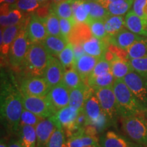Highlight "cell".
<instances>
[{
    "label": "cell",
    "mask_w": 147,
    "mask_h": 147,
    "mask_svg": "<svg viewBox=\"0 0 147 147\" xmlns=\"http://www.w3.org/2000/svg\"><path fill=\"white\" fill-rule=\"evenodd\" d=\"M23 109L21 91L10 84L1 85V119L9 131L18 133Z\"/></svg>",
    "instance_id": "obj_1"
},
{
    "label": "cell",
    "mask_w": 147,
    "mask_h": 147,
    "mask_svg": "<svg viewBox=\"0 0 147 147\" xmlns=\"http://www.w3.org/2000/svg\"><path fill=\"white\" fill-rule=\"evenodd\" d=\"M113 89L117 100L119 117L144 114L147 108L143 105L129 89L123 79H116Z\"/></svg>",
    "instance_id": "obj_2"
},
{
    "label": "cell",
    "mask_w": 147,
    "mask_h": 147,
    "mask_svg": "<svg viewBox=\"0 0 147 147\" xmlns=\"http://www.w3.org/2000/svg\"><path fill=\"white\" fill-rule=\"evenodd\" d=\"M51 56L42 42L30 43L24 67L32 77H43Z\"/></svg>",
    "instance_id": "obj_3"
},
{
    "label": "cell",
    "mask_w": 147,
    "mask_h": 147,
    "mask_svg": "<svg viewBox=\"0 0 147 147\" xmlns=\"http://www.w3.org/2000/svg\"><path fill=\"white\" fill-rule=\"evenodd\" d=\"M121 126L128 138L138 144L147 146V118L144 114L121 118Z\"/></svg>",
    "instance_id": "obj_4"
},
{
    "label": "cell",
    "mask_w": 147,
    "mask_h": 147,
    "mask_svg": "<svg viewBox=\"0 0 147 147\" xmlns=\"http://www.w3.org/2000/svg\"><path fill=\"white\" fill-rule=\"evenodd\" d=\"M29 45L26 27H24L18 33L9 51V62L14 69H18L23 65Z\"/></svg>",
    "instance_id": "obj_5"
},
{
    "label": "cell",
    "mask_w": 147,
    "mask_h": 147,
    "mask_svg": "<svg viewBox=\"0 0 147 147\" xmlns=\"http://www.w3.org/2000/svg\"><path fill=\"white\" fill-rule=\"evenodd\" d=\"M80 110L67 106L53 116L59 128L63 129L66 136L70 138L84 131V129H78L76 125V119Z\"/></svg>",
    "instance_id": "obj_6"
},
{
    "label": "cell",
    "mask_w": 147,
    "mask_h": 147,
    "mask_svg": "<svg viewBox=\"0 0 147 147\" xmlns=\"http://www.w3.org/2000/svg\"><path fill=\"white\" fill-rule=\"evenodd\" d=\"M94 93L100 102L102 111L109 117L113 124H116L119 115L113 87L94 89Z\"/></svg>",
    "instance_id": "obj_7"
},
{
    "label": "cell",
    "mask_w": 147,
    "mask_h": 147,
    "mask_svg": "<svg viewBox=\"0 0 147 147\" xmlns=\"http://www.w3.org/2000/svg\"><path fill=\"white\" fill-rule=\"evenodd\" d=\"M23 95V107L32 113L43 119H47L55 115L50 104L46 97L29 96Z\"/></svg>",
    "instance_id": "obj_8"
},
{
    "label": "cell",
    "mask_w": 147,
    "mask_h": 147,
    "mask_svg": "<svg viewBox=\"0 0 147 147\" xmlns=\"http://www.w3.org/2000/svg\"><path fill=\"white\" fill-rule=\"evenodd\" d=\"M123 80L138 100L147 108L146 79L133 70L127 74Z\"/></svg>",
    "instance_id": "obj_9"
},
{
    "label": "cell",
    "mask_w": 147,
    "mask_h": 147,
    "mask_svg": "<svg viewBox=\"0 0 147 147\" xmlns=\"http://www.w3.org/2000/svg\"><path fill=\"white\" fill-rule=\"evenodd\" d=\"M51 89L44 77H30L21 82L20 91L23 95L29 96L46 97Z\"/></svg>",
    "instance_id": "obj_10"
},
{
    "label": "cell",
    "mask_w": 147,
    "mask_h": 147,
    "mask_svg": "<svg viewBox=\"0 0 147 147\" xmlns=\"http://www.w3.org/2000/svg\"><path fill=\"white\" fill-rule=\"evenodd\" d=\"M69 93L70 91L63 83L51 88L46 97L55 115L59 110L69 106Z\"/></svg>",
    "instance_id": "obj_11"
},
{
    "label": "cell",
    "mask_w": 147,
    "mask_h": 147,
    "mask_svg": "<svg viewBox=\"0 0 147 147\" xmlns=\"http://www.w3.org/2000/svg\"><path fill=\"white\" fill-rule=\"evenodd\" d=\"M65 71V67L60 61L51 55L43 77L52 88L62 83Z\"/></svg>",
    "instance_id": "obj_12"
},
{
    "label": "cell",
    "mask_w": 147,
    "mask_h": 147,
    "mask_svg": "<svg viewBox=\"0 0 147 147\" xmlns=\"http://www.w3.org/2000/svg\"><path fill=\"white\" fill-rule=\"evenodd\" d=\"M35 127L37 136L36 147L47 146L53 132L57 128H59L53 116L49 118L43 119Z\"/></svg>",
    "instance_id": "obj_13"
},
{
    "label": "cell",
    "mask_w": 147,
    "mask_h": 147,
    "mask_svg": "<svg viewBox=\"0 0 147 147\" xmlns=\"http://www.w3.org/2000/svg\"><path fill=\"white\" fill-rule=\"evenodd\" d=\"M26 31L31 43L42 42L49 36L44 18H40L36 14L31 17L26 27Z\"/></svg>",
    "instance_id": "obj_14"
},
{
    "label": "cell",
    "mask_w": 147,
    "mask_h": 147,
    "mask_svg": "<svg viewBox=\"0 0 147 147\" xmlns=\"http://www.w3.org/2000/svg\"><path fill=\"white\" fill-rule=\"evenodd\" d=\"M144 36L134 34L127 29H123L117 34L106 38L110 45L115 46L121 50L127 51L136 42L142 39Z\"/></svg>",
    "instance_id": "obj_15"
},
{
    "label": "cell",
    "mask_w": 147,
    "mask_h": 147,
    "mask_svg": "<svg viewBox=\"0 0 147 147\" xmlns=\"http://www.w3.org/2000/svg\"><path fill=\"white\" fill-rule=\"evenodd\" d=\"M100 143L102 147H143L135 143L127 136L114 131H108L101 136Z\"/></svg>",
    "instance_id": "obj_16"
},
{
    "label": "cell",
    "mask_w": 147,
    "mask_h": 147,
    "mask_svg": "<svg viewBox=\"0 0 147 147\" xmlns=\"http://www.w3.org/2000/svg\"><path fill=\"white\" fill-rule=\"evenodd\" d=\"M94 93V90L84 82L79 87L70 91L69 106L78 110L83 109L85 100Z\"/></svg>",
    "instance_id": "obj_17"
},
{
    "label": "cell",
    "mask_w": 147,
    "mask_h": 147,
    "mask_svg": "<svg viewBox=\"0 0 147 147\" xmlns=\"http://www.w3.org/2000/svg\"><path fill=\"white\" fill-rule=\"evenodd\" d=\"M100 59L85 54L74 62L73 67L78 71L84 83L88 77L92 73Z\"/></svg>",
    "instance_id": "obj_18"
},
{
    "label": "cell",
    "mask_w": 147,
    "mask_h": 147,
    "mask_svg": "<svg viewBox=\"0 0 147 147\" xmlns=\"http://www.w3.org/2000/svg\"><path fill=\"white\" fill-rule=\"evenodd\" d=\"M125 27L134 34L147 38V20L140 17L133 10H129L125 16Z\"/></svg>",
    "instance_id": "obj_19"
},
{
    "label": "cell",
    "mask_w": 147,
    "mask_h": 147,
    "mask_svg": "<svg viewBox=\"0 0 147 147\" xmlns=\"http://www.w3.org/2000/svg\"><path fill=\"white\" fill-rule=\"evenodd\" d=\"M108 43L106 39H97L92 36L82 43L84 51L86 54L97 58L104 57V54L108 50Z\"/></svg>",
    "instance_id": "obj_20"
},
{
    "label": "cell",
    "mask_w": 147,
    "mask_h": 147,
    "mask_svg": "<svg viewBox=\"0 0 147 147\" xmlns=\"http://www.w3.org/2000/svg\"><path fill=\"white\" fill-rule=\"evenodd\" d=\"M25 26L21 24H18L15 26L8 27L1 29V53L3 55L9 54L10 47L15 40L20 31Z\"/></svg>",
    "instance_id": "obj_21"
},
{
    "label": "cell",
    "mask_w": 147,
    "mask_h": 147,
    "mask_svg": "<svg viewBox=\"0 0 147 147\" xmlns=\"http://www.w3.org/2000/svg\"><path fill=\"white\" fill-rule=\"evenodd\" d=\"M83 110L87 117V124L89 125L98 119L100 115L103 113L100 102L95 96V93L90 95L84 104Z\"/></svg>",
    "instance_id": "obj_22"
},
{
    "label": "cell",
    "mask_w": 147,
    "mask_h": 147,
    "mask_svg": "<svg viewBox=\"0 0 147 147\" xmlns=\"http://www.w3.org/2000/svg\"><path fill=\"white\" fill-rule=\"evenodd\" d=\"M71 8L73 17L76 23L89 24L90 22V5L89 1L84 0H72Z\"/></svg>",
    "instance_id": "obj_23"
},
{
    "label": "cell",
    "mask_w": 147,
    "mask_h": 147,
    "mask_svg": "<svg viewBox=\"0 0 147 147\" xmlns=\"http://www.w3.org/2000/svg\"><path fill=\"white\" fill-rule=\"evenodd\" d=\"M68 43V40L62 36H48L42 42L49 54L53 57H58Z\"/></svg>",
    "instance_id": "obj_24"
},
{
    "label": "cell",
    "mask_w": 147,
    "mask_h": 147,
    "mask_svg": "<svg viewBox=\"0 0 147 147\" xmlns=\"http://www.w3.org/2000/svg\"><path fill=\"white\" fill-rule=\"evenodd\" d=\"M110 65L111 72L115 79H123L127 74L134 70L129 61L123 59L117 55L110 62Z\"/></svg>",
    "instance_id": "obj_25"
},
{
    "label": "cell",
    "mask_w": 147,
    "mask_h": 147,
    "mask_svg": "<svg viewBox=\"0 0 147 147\" xmlns=\"http://www.w3.org/2000/svg\"><path fill=\"white\" fill-rule=\"evenodd\" d=\"M92 37L91 31L87 24L77 23L74 27L70 36L69 37V42L75 44H82Z\"/></svg>",
    "instance_id": "obj_26"
},
{
    "label": "cell",
    "mask_w": 147,
    "mask_h": 147,
    "mask_svg": "<svg viewBox=\"0 0 147 147\" xmlns=\"http://www.w3.org/2000/svg\"><path fill=\"white\" fill-rule=\"evenodd\" d=\"M20 143L23 147H36L37 136L36 127L31 125H24L18 130Z\"/></svg>",
    "instance_id": "obj_27"
},
{
    "label": "cell",
    "mask_w": 147,
    "mask_h": 147,
    "mask_svg": "<svg viewBox=\"0 0 147 147\" xmlns=\"http://www.w3.org/2000/svg\"><path fill=\"white\" fill-rule=\"evenodd\" d=\"M127 61L140 59L147 56V38L144 37L142 39L134 43L127 50Z\"/></svg>",
    "instance_id": "obj_28"
},
{
    "label": "cell",
    "mask_w": 147,
    "mask_h": 147,
    "mask_svg": "<svg viewBox=\"0 0 147 147\" xmlns=\"http://www.w3.org/2000/svg\"><path fill=\"white\" fill-rule=\"evenodd\" d=\"M116 79L111 71L101 76L95 77L93 78L87 79L85 84L91 87L93 90L101 88H106L113 87Z\"/></svg>",
    "instance_id": "obj_29"
},
{
    "label": "cell",
    "mask_w": 147,
    "mask_h": 147,
    "mask_svg": "<svg viewBox=\"0 0 147 147\" xmlns=\"http://www.w3.org/2000/svg\"><path fill=\"white\" fill-rule=\"evenodd\" d=\"M108 36L117 34L125 27V18L123 16H110L104 21Z\"/></svg>",
    "instance_id": "obj_30"
},
{
    "label": "cell",
    "mask_w": 147,
    "mask_h": 147,
    "mask_svg": "<svg viewBox=\"0 0 147 147\" xmlns=\"http://www.w3.org/2000/svg\"><path fill=\"white\" fill-rule=\"evenodd\" d=\"M134 1V0H119L110 3L106 8L110 16H123L130 10Z\"/></svg>",
    "instance_id": "obj_31"
},
{
    "label": "cell",
    "mask_w": 147,
    "mask_h": 147,
    "mask_svg": "<svg viewBox=\"0 0 147 147\" xmlns=\"http://www.w3.org/2000/svg\"><path fill=\"white\" fill-rule=\"evenodd\" d=\"M64 85L68 89L69 91L75 88L79 87L82 84L84 83L81 77L74 67L68 69H66L64 74L63 81Z\"/></svg>",
    "instance_id": "obj_32"
},
{
    "label": "cell",
    "mask_w": 147,
    "mask_h": 147,
    "mask_svg": "<svg viewBox=\"0 0 147 147\" xmlns=\"http://www.w3.org/2000/svg\"><path fill=\"white\" fill-rule=\"evenodd\" d=\"M44 21L49 36H61L59 17L55 12L51 11L47 17L44 18Z\"/></svg>",
    "instance_id": "obj_33"
},
{
    "label": "cell",
    "mask_w": 147,
    "mask_h": 147,
    "mask_svg": "<svg viewBox=\"0 0 147 147\" xmlns=\"http://www.w3.org/2000/svg\"><path fill=\"white\" fill-rule=\"evenodd\" d=\"M23 14L21 11L18 9H12L7 14L1 15L0 16V23L2 29L8 27L15 26L21 22Z\"/></svg>",
    "instance_id": "obj_34"
},
{
    "label": "cell",
    "mask_w": 147,
    "mask_h": 147,
    "mask_svg": "<svg viewBox=\"0 0 147 147\" xmlns=\"http://www.w3.org/2000/svg\"><path fill=\"white\" fill-rule=\"evenodd\" d=\"M71 2L72 0H65L61 2L55 3V5H53L52 11L59 18H67L75 21L73 17Z\"/></svg>",
    "instance_id": "obj_35"
},
{
    "label": "cell",
    "mask_w": 147,
    "mask_h": 147,
    "mask_svg": "<svg viewBox=\"0 0 147 147\" xmlns=\"http://www.w3.org/2000/svg\"><path fill=\"white\" fill-rule=\"evenodd\" d=\"M58 59L65 67V70L73 67L75 62L74 53L73 45L69 42L58 56Z\"/></svg>",
    "instance_id": "obj_36"
},
{
    "label": "cell",
    "mask_w": 147,
    "mask_h": 147,
    "mask_svg": "<svg viewBox=\"0 0 147 147\" xmlns=\"http://www.w3.org/2000/svg\"><path fill=\"white\" fill-rule=\"evenodd\" d=\"M90 5V21L91 20H103L105 21L110 15L107 9L97 1H89Z\"/></svg>",
    "instance_id": "obj_37"
},
{
    "label": "cell",
    "mask_w": 147,
    "mask_h": 147,
    "mask_svg": "<svg viewBox=\"0 0 147 147\" xmlns=\"http://www.w3.org/2000/svg\"><path fill=\"white\" fill-rule=\"evenodd\" d=\"M104 21L103 20H91L89 22V25L92 36L97 39L105 40L108 37L105 29Z\"/></svg>",
    "instance_id": "obj_38"
},
{
    "label": "cell",
    "mask_w": 147,
    "mask_h": 147,
    "mask_svg": "<svg viewBox=\"0 0 147 147\" xmlns=\"http://www.w3.org/2000/svg\"><path fill=\"white\" fill-rule=\"evenodd\" d=\"M43 118L36 115V114L32 113L24 108L21 117L20 121L19 129L24 125H31L36 127L40 121H42ZM19 130V129H18Z\"/></svg>",
    "instance_id": "obj_39"
},
{
    "label": "cell",
    "mask_w": 147,
    "mask_h": 147,
    "mask_svg": "<svg viewBox=\"0 0 147 147\" xmlns=\"http://www.w3.org/2000/svg\"><path fill=\"white\" fill-rule=\"evenodd\" d=\"M111 71V65L110 62L108 61L104 57L100 59L96 65H95L94 69H93L92 73L90 76L88 77L89 78H93L95 77L101 76V75L105 74ZM87 81V80H86Z\"/></svg>",
    "instance_id": "obj_40"
},
{
    "label": "cell",
    "mask_w": 147,
    "mask_h": 147,
    "mask_svg": "<svg viewBox=\"0 0 147 147\" xmlns=\"http://www.w3.org/2000/svg\"><path fill=\"white\" fill-rule=\"evenodd\" d=\"M65 132L61 128H57L51 136L46 147H64L65 144Z\"/></svg>",
    "instance_id": "obj_41"
},
{
    "label": "cell",
    "mask_w": 147,
    "mask_h": 147,
    "mask_svg": "<svg viewBox=\"0 0 147 147\" xmlns=\"http://www.w3.org/2000/svg\"><path fill=\"white\" fill-rule=\"evenodd\" d=\"M132 68L147 80V56L129 61Z\"/></svg>",
    "instance_id": "obj_42"
},
{
    "label": "cell",
    "mask_w": 147,
    "mask_h": 147,
    "mask_svg": "<svg viewBox=\"0 0 147 147\" xmlns=\"http://www.w3.org/2000/svg\"><path fill=\"white\" fill-rule=\"evenodd\" d=\"M40 3L37 0H18L15 3V7L23 12H34L40 7Z\"/></svg>",
    "instance_id": "obj_43"
},
{
    "label": "cell",
    "mask_w": 147,
    "mask_h": 147,
    "mask_svg": "<svg viewBox=\"0 0 147 147\" xmlns=\"http://www.w3.org/2000/svg\"><path fill=\"white\" fill-rule=\"evenodd\" d=\"M61 35L63 38L69 41V37L72 32L74 27L77 24L76 22L67 18H59Z\"/></svg>",
    "instance_id": "obj_44"
},
{
    "label": "cell",
    "mask_w": 147,
    "mask_h": 147,
    "mask_svg": "<svg viewBox=\"0 0 147 147\" xmlns=\"http://www.w3.org/2000/svg\"><path fill=\"white\" fill-rule=\"evenodd\" d=\"M132 10L140 17L147 20V0H134Z\"/></svg>",
    "instance_id": "obj_45"
},
{
    "label": "cell",
    "mask_w": 147,
    "mask_h": 147,
    "mask_svg": "<svg viewBox=\"0 0 147 147\" xmlns=\"http://www.w3.org/2000/svg\"><path fill=\"white\" fill-rule=\"evenodd\" d=\"M84 133L78 134L77 135L73 136L68 138L67 140L65 142V145L67 147H84L83 141L82 139V135Z\"/></svg>",
    "instance_id": "obj_46"
},
{
    "label": "cell",
    "mask_w": 147,
    "mask_h": 147,
    "mask_svg": "<svg viewBox=\"0 0 147 147\" xmlns=\"http://www.w3.org/2000/svg\"><path fill=\"white\" fill-rule=\"evenodd\" d=\"M73 49L74 53L75 61L78 60L79 58L81 57L82 56H83L84 55L86 54L82 44H75V45H73Z\"/></svg>",
    "instance_id": "obj_47"
},
{
    "label": "cell",
    "mask_w": 147,
    "mask_h": 147,
    "mask_svg": "<svg viewBox=\"0 0 147 147\" xmlns=\"http://www.w3.org/2000/svg\"><path fill=\"white\" fill-rule=\"evenodd\" d=\"M8 147H23L20 143L19 140H12L10 142L8 143Z\"/></svg>",
    "instance_id": "obj_48"
},
{
    "label": "cell",
    "mask_w": 147,
    "mask_h": 147,
    "mask_svg": "<svg viewBox=\"0 0 147 147\" xmlns=\"http://www.w3.org/2000/svg\"><path fill=\"white\" fill-rule=\"evenodd\" d=\"M119 1V0H97V2L100 3L101 5H103L104 8H106L107 5L109 4L111 2H114V1ZM125 1H127V0H125Z\"/></svg>",
    "instance_id": "obj_49"
},
{
    "label": "cell",
    "mask_w": 147,
    "mask_h": 147,
    "mask_svg": "<svg viewBox=\"0 0 147 147\" xmlns=\"http://www.w3.org/2000/svg\"><path fill=\"white\" fill-rule=\"evenodd\" d=\"M18 0H1V3H6L8 4H12V3H16Z\"/></svg>",
    "instance_id": "obj_50"
},
{
    "label": "cell",
    "mask_w": 147,
    "mask_h": 147,
    "mask_svg": "<svg viewBox=\"0 0 147 147\" xmlns=\"http://www.w3.org/2000/svg\"><path fill=\"white\" fill-rule=\"evenodd\" d=\"M0 147H8V145L5 142V140L3 139H1V142H0Z\"/></svg>",
    "instance_id": "obj_51"
},
{
    "label": "cell",
    "mask_w": 147,
    "mask_h": 147,
    "mask_svg": "<svg viewBox=\"0 0 147 147\" xmlns=\"http://www.w3.org/2000/svg\"><path fill=\"white\" fill-rule=\"evenodd\" d=\"M84 147H102L100 145V143L97 144H93V145H91V146H84Z\"/></svg>",
    "instance_id": "obj_52"
},
{
    "label": "cell",
    "mask_w": 147,
    "mask_h": 147,
    "mask_svg": "<svg viewBox=\"0 0 147 147\" xmlns=\"http://www.w3.org/2000/svg\"><path fill=\"white\" fill-rule=\"evenodd\" d=\"M53 2H55V3H57L61 2V1H65V0H53Z\"/></svg>",
    "instance_id": "obj_53"
},
{
    "label": "cell",
    "mask_w": 147,
    "mask_h": 147,
    "mask_svg": "<svg viewBox=\"0 0 147 147\" xmlns=\"http://www.w3.org/2000/svg\"><path fill=\"white\" fill-rule=\"evenodd\" d=\"M37 1H39V2H40V3H45V2H46V1H47V0H37Z\"/></svg>",
    "instance_id": "obj_54"
},
{
    "label": "cell",
    "mask_w": 147,
    "mask_h": 147,
    "mask_svg": "<svg viewBox=\"0 0 147 147\" xmlns=\"http://www.w3.org/2000/svg\"><path fill=\"white\" fill-rule=\"evenodd\" d=\"M84 1H97V0H84Z\"/></svg>",
    "instance_id": "obj_55"
},
{
    "label": "cell",
    "mask_w": 147,
    "mask_h": 147,
    "mask_svg": "<svg viewBox=\"0 0 147 147\" xmlns=\"http://www.w3.org/2000/svg\"><path fill=\"white\" fill-rule=\"evenodd\" d=\"M144 115H145V117H146V118H147V110L144 113Z\"/></svg>",
    "instance_id": "obj_56"
},
{
    "label": "cell",
    "mask_w": 147,
    "mask_h": 147,
    "mask_svg": "<svg viewBox=\"0 0 147 147\" xmlns=\"http://www.w3.org/2000/svg\"><path fill=\"white\" fill-rule=\"evenodd\" d=\"M64 147H67V146H66V145L65 144V146H64Z\"/></svg>",
    "instance_id": "obj_57"
},
{
    "label": "cell",
    "mask_w": 147,
    "mask_h": 147,
    "mask_svg": "<svg viewBox=\"0 0 147 147\" xmlns=\"http://www.w3.org/2000/svg\"><path fill=\"white\" fill-rule=\"evenodd\" d=\"M143 147H147V146H143Z\"/></svg>",
    "instance_id": "obj_58"
}]
</instances>
